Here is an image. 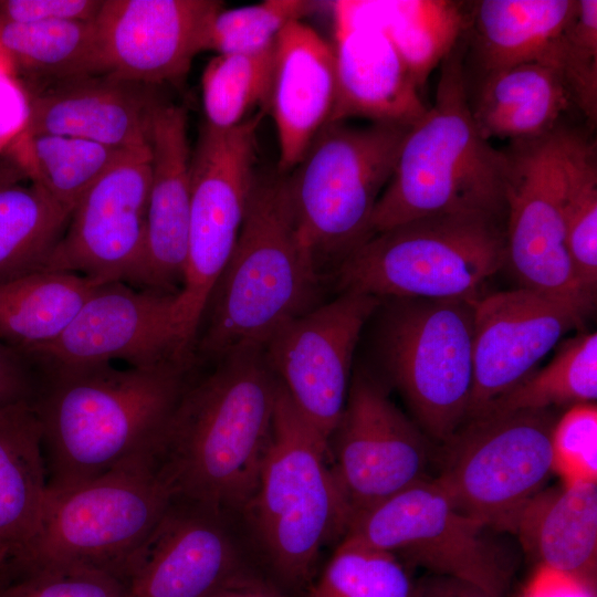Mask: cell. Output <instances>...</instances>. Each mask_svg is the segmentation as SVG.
Wrapping results in <instances>:
<instances>
[{
	"label": "cell",
	"mask_w": 597,
	"mask_h": 597,
	"mask_svg": "<svg viewBox=\"0 0 597 597\" xmlns=\"http://www.w3.org/2000/svg\"><path fill=\"white\" fill-rule=\"evenodd\" d=\"M188 368L98 363L35 369L31 404L41 426L48 489L71 488L132 459L154 457L188 385Z\"/></svg>",
	"instance_id": "1"
},
{
	"label": "cell",
	"mask_w": 597,
	"mask_h": 597,
	"mask_svg": "<svg viewBox=\"0 0 597 597\" xmlns=\"http://www.w3.org/2000/svg\"><path fill=\"white\" fill-rule=\"evenodd\" d=\"M277 385L263 349L232 353L188 383L154 455L174 498L245 509L271 442Z\"/></svg>",
	"instance_id": "2"
},
{
	"label": "cell",
	"mask_w": 597,
	"mask_h": 597,
	"mask_svg": "<svg viewBox=\"0 0 597 597\" xmlns=\"http://www.w3.org/2000/svg\"><path fill=\"white\" fill-rule=\"evenodd\" d=\"M318 271L286 175L256 177L235 247L207 301L193 354L218 362L264 349L276 331L312 308Z\"/></svg>",
	"instance_id": "3"
},
{
	"label": "cell",
	"mask_w": 597,
	"mask_h": 597,
	"mask_svg": "<svg viewBox=\"0 0 597 597\" xmlns=\"http://www.w3.org/2000/svg\"><path fill=\"white\" fill-rule=\"evenodd\" d=\"M464 54L459 41L441 62L434 103L405 135L371 216L373 234L437 214L505 222L507 155L473 121Z\"/></svg>",
	"instance_id": "4"
},
{
	"label": "cell",
	"mask_w": 597,
	"mask_h": 597,
	"mask_svg": "<svg viewBox=\"0 0 597 597\" xmlns=\"http://www.w3.org/2000/svg\"><path fill=\"white\" fill-rule=\"evenodd\" d=\"M243 512L272 572L294 588L310 586L321 551L343 538L353 515L328 441L280 383L271 442Z\"/></svg>",
	"instance_id": "5"
},
{
	"label": "cell",
	"mask_w": 597,
	"mask_h": 597,
	"mask_svg": "<svg viewBox=\"0 0 597 597\" xmlns=\"http://www.w3.org/2000/svg\"><path fill=\"white\" fill-rule=\"evenodd\" d=\"M506 264L504 221L437 214L374 233L336 268L341 292L470 300Z\"/></svg>",
	"instance_id": "6"
},
{
	"label": "cell",
	"mask_w": 597,
	"mask_h": 597,
	"mask_svg": "<svg viewBox=\"0 0 597 597\" xmlns=\"http://www.w3.org/2000/svg\"><path fill=\"white\" fill-rule=\"evenodd\" d=\"M407 130L390 124L329 123L286 175L301 234L318 268L324 260L338 264L373 235L371 216Z\"/></svg>",
	"instance_id": "7"
},
{
	"label": "cell",
	"mask_w": 597,
	"mask_h": 597,
	"mask_svg": "<svg viewBox=\"0 0 597 597\" xmlns=\"http://www.w3.org/2000/svg\"><path fill=\"white\" fill-rule=\"evenodd\" d=\"M392 300L380 329L381 362L416 423L443 444L469 410L475 301Z\"/></svg>",
	"instance_id": "8"
},
{
	"label": "cell",
	"mask_w": 597,
	"mask_h": 597,
	"mask_svg": "<svg viewBox=\"0 0 597 597\" xmlns=\"http://www.w3.org/2000/svg\"><path fill=\"white\" fill-rule=\"evenodd\" d=\"M172 499L153 455L71 488L48 489L39 536L21 559L80 564L118 578Z\"/></svg>",
	"instance_id": "9"
},
{
	"label": "cell",
	"mask_w": 597,
	"mask_h": 597,
	"mask_svg": "<svg viewBox=\"0 0 597 597\" xmlns=\"http://www.w3.org/2000/svg\"><path fill=\"white\" fill-rule=\"evenodd\" d=\"M555 422L549 409L470 418L442 444L433 479L463 513L512 532L553 472Z\"/></svg>",
	"instance_id": "10"
},
{
	"label": "cell",
	"mask_w": 597,
	"mask_h": 597,
	"mask_svg": "<svg viewBox=\"0 0 597 597\" xmlns=\"http://www.w3.org/2000/svg\"><path fill=\"white\" fill-rule=\"evenodd\" d=\"M264 111L224 130L200 128L191 153L187 255L178 294L184 347H193L211 291L238 241L256 179V130Z\"/></svg>",
	"instance_id": "11"
},
{
	"label": "cell",
	"mask_w": 597,
	"mask_h": 597,
	"mask_svg": "<svg viewBox=\"0 0 597 597\" xmlns=\"http://www.w3.org/2000/svg\"><path fill=\"white\" fill-rule=\"evenodd\" d=\"M486 530L463 513L434 479L427 478L354 512L343 537L503 597L510 573L486 540Z\"/></svg>",
	"instance_id": "12"
},
{
	"label": "cell",
	"mask_w": 597,
	"mask_h": 597,
	"mask_svg": "<svg viewBox=\"0 0 597 597\" xmlns=\"http://www.w3.org/2000/svg\"><path fill=\"white\" fill-rule=\"evenodd\" d=\"M559 128L506 151L505 251L523 287L593 308L579 282L566 237L561 185Z\"/></svg>",
	"instance_id": "13"
},
{
	"label": "cell",
	"mask_w": 597,
	"mask_h": 597,
	"mask_svg": "<svg viewBox=\"0 0 597 597\" xmlns=\"http://www.w3.org/2000/svg\"><path fill=\"white\" fill-rule=\"evenodd\" d=\"M178 294L123 281L101 284L59 337L24 358L35 369L115 359L132 367H189L178 325Z\"/></svg>",
	"instance_id": "14"
},
{
	"label": "cell",
	"mask_w": 597,
	"mask_h": 597,
	"mask_svg": "<svg viewBox=\"0 0 597 597\" xmlns=\"http://www.w3.org/2000/svg\"><path fill=\"white\" fill-rule=\"evenodd\" d=\"M381 301L341 292L284 324L263 349L294 406L327 441L346 405L360 333Z\"/></svg>",
	"instance_id": "15"
},
{
	"label": "cell",
	"mask_w": 597,
	"mask_h": 597,
	"mask_svg": "<svg viewBox=\"0 0 597 597\" xmlns=\"http://www.w3.org/2000/svg\"><path fill=\"white\" fill-rule=\"evenodd\" d=\"M328 448L353 513L429 478L433 459L432 440L360 369L352 376Z\"/></svg>",
	"instance_id": "16"
},
{
	"label": "cell",
	"mask_w": 597,
	"mask_h": 597,
	"mask_svg": "<svg viewBox=\"0 0 597 597\" xmlns=\"http://www.w3.org/2000/svg\"><path fill=\"white\" fill-rule=\"evenodd\" d=\"M150 148L128 150L83 195L44 270L136 286L145 255Z\"/></svg>",
	"instance_id": "17"
},
{
	"label": "cell",
	"mask_w": 597,
	"mask_h": 597,
	"mask_svg": "<svg viewBox=\"0 0 597 597\" xmlns=\"http://www.w3.org/2000/svg\"><path fill=\"white\" fill-rule=\"evenodd\" d=\"M252 577L226 513L178 498L118 574L125 597H211Z\"/></svg>",
	"instance_id": "18"
},
{
	"label": "cell",
	"mask_w": 597,
	"mask_h": 597,
	"mask_svg": "<svg viewBox=\"0 0 597 597\" xmlns=\"http://www.w3.org/2000/svg\"><path fill=\"white\" fill-rule=\"evenodd\" d=\"M591 310L521 286L481 296L474 303L473 383L467 419L526 377Z\"/></svg>",
	"instance_id": "19"
},
{
	"label": "cell",
	"mask_w": 597,
	"mask_h": 597,
	"mask_svg": "<svg viewBox=\"0 0 597 597\" xmlns=\"http://www.w3.org/2000/svg\"><path fill=\"white\" fill-rule=\"evenodd\" d=\"M216 0H103L94 18L104 74L158 86L180 82L209 50Z\"/></svg>",
	"instance_id": "20"
},
{
	"label": "cell",
	"mask_w": 597,
	"mask_h": 597,
	"mask_svg": "<svg viewBox=\"0 0 597 597\" xmlns=\"http://www.w3.org/2000/svg\"><path fill=\"white\" fill-rule=\"evenodd\" d=\"M27 93L30 114L22 134L76 137L119 150L150 148L160 101L156 86L96 74Z\"/></svg>",
	"instance_id": "21"
},
{
	"label": "cell",
	"mask_w": 597,
	"mask_h": 597,
	"mask_svg": "<svg viewBox=\"0 0 597 597\" xmlns=\"http://www.w3.org/2000/svg\"><path fill=\"white\" fill-rule=\"evenodd\" d=\"M187 111L160 100L150 125V188L146 244L137 287H181L191 205Z\"/></svg>",
	"instance_id": "22"
},
{
	"label": "cell",
	"mask_w": 597,
	"mask_h": 597,
	"mask_svg": "<svg viewBox=\"0 0 597 597\" xmlns=\"http://www.w3.org/2000/svg\"><path fill=\"white\" fill-rule=\"evenodd\" d=\"M336 100L334 48L301 20L287 24L274 48L268 111L279 139L277 169L292 170L329 124Z\"/></svg>",
	"instance_id": "23"
},
{
	"label": "cell",
	"mask_w": 597,
	"mask_h": 597,
	"mask_svg": "<svg viewBox=\"0 0 597 597\" xmlns=\"http://www.w3.org/2000/svg\"><path fill=\"white\" fill-rule=\"evenodd\" d=\"M336 100L329 123L363 117L411 127L428 111L411 71L378 30L334 27Z\"/></svg>",
	"instance_id": "24"
},
{
	"label": "cell",
	"mask_w": 597,
	"mask_h": 597,
	"mask_svg": "<svg viewBox=\"0 0 597 597\" xmlns=\"http://www.w3.org/2000/svg\"><path fill=\"white\" fill-rule=\"evenodd\" d=\"M577 0H481L465 7L462 36L480 77L519 64L545 63Z\"/></svg>",
	"instance_id": "25"
},
{
	"label": "cell",
	"mask_w": 597,
	"mask_h": 597,
	"mask_svg": "<svg viewBox=\"0 0 597 597\" xmlns=\"http://www.w3.org/2000/svg\"><path fill=\"white\" fill-rule=\"evenodd\" d=\"M334 27L378 30L394 44L419 87L455 48L465 28L463 2L448 0H338Z\"/></svg>",
	"instance_id": "26"
},
{
	"label": "cell",
	"mask_w": 597,
	"mask_h": 597,
	"mask_svg": "<svg viewBox=\"0 0 597 597\" xmlns=\"http://www.w3.org/2000/svg\"><path fill=\"white\" fill-rule=\"evenodd\" d=\"M46 494L42 432L31 400L0 407V541L12 559L32 551Z\"/></svg>",
	"instance_id": "27"
},
{
	"label": "cell",
	"mask_w": 597,
	"mask_h": 597,
	"mask_svg": "<svg viewBox=\"0 0 597 597\" xmlns=\"http://www.w3.org/2000/svg\"><path fill=\"white\" fill-rule=\"evenodd\" d=\"M512 532L540 566L596 578L597 483L543 489L517 515Z\"/></svg>",
	"instance_id": "28"
},
{
	"label": "cell",
	"mask_w": 597,
	"mask_h": 597,
	"mask_svg": "<svg viewBox=\"0 0 597 597\" xmlns=\"http://www.w3.org/2000/svg\"><path fill=\"white\" fill-rule=\"evenodd\" d=\"M570 105L557 71L545 63L532 62L481 76L470 108L486 140L507 138L517 144L552 134Z\"/></svg>",
	"instance_id": "29"
},
{
	"label": "cell",
	"mask_w": 597,
	"mask_h": 597,
	"mask_svg": "<svg viewBox=\"0 0 597 597\" xmlns=\"http://www.w3.org/2000/svg\"><path fill=\"white\" fill-rule=\"evenodd\" d=\"M70 217L8 149L1 154L0 283L44 270Z\"/></svg>",
	"instance_id": "30"
},
{
	"label": "cell",
	"mask_w": 597,
	"mask_h": 597,
	"mask_svg": "<svg viewBox=\"0 0 597 597\" xmlns=\"http://www.w3.org/2000/svg\"><path fill=\"white\" fill-rule=\"evenodd\" d=\"M100 285L46 270L0 283V341L24 357L59 337Z\"/></svg>",
	"instance_id": "31"
},
{
	"label": "cell",
	"mask_w": 597,
	"mask_h": 597,
	"mask_svg": "<svg viewBox=\"0 0 597 597\" xmlns=\"http://www.w3.org/2000/svg\"><path fill=\"white\" fill-rule=\"evenodd\" d=\"M0 52L27 92L104 74L93 20L0 24Z\"/></svg>",
	"instance_id": "32"
},
{
	"label": "cell",
	"mask_w": 597,
	"mask_h": 597,
	"mask_svg": "<svg viewBox=\"0 0 597 597\" xmlns=\"http://www.w3.org/2000/svg\"><path fill=\"white\" fill-rule=\"evenodd\" d=\"M8 150L27 176L71 213L83 195L128 151L50 134H21Z\"/></svg>",
	"instance_id": "33"
},
{
	"label": "cell",
	"mask_w": 597,
	"mask_h": 597,
	"mask_svg": "<svg viewBox=\"0 0 597 597\" xmlns=\"http://www.w3.org/2000/svg\"><path fill=\"white\" fill-rule=\"evenodd\" d=\"M563 214L569 255L582 285L595 295L597 285L596 143L559 128Z\"/></svg>",
	"instance_id": "34"
},
{
	"label": "cell",
	"mask_w": 597,
	"mask_h": 597,
	"mask_svg": "<svg viewBox=\"0 0 597 597\" xmlns=\"http://www.w3.org/2000/svg\"><path fill=\"white\" fill-rule=\"evenodd\" d=\"M597 334L580 333L561 344L552 360L489 404L478 416L595 402Z\"/></svg>",
	"instance_id": "35"
},
{
	"label": "cell",
	"mask_w": 597,
	"mask_h": 597,
	"mask_svg": "<svg viewBox=\"0 0 597 597\" xmlns=\"http://www.w3.org/2000/svg\"><path fill=\"white\" fill-rule=\"evenodd\" d=\"M275 44L254 54H218L202 73V101L208 126L224 130L268 111Z\"/></svg>",
	"instance_id": "36"
},
{
	"label": "cell",
	"mask_w": 597,
	"mask_h": 597,
	"mask_svg": "<svg viewBox=\"0 0 597 597\" xmlns=\"http://www.w3.org/2000/svg\"><path fill=\"white\" fill-rule=\"evenodd\" d=\"M415 591L399 558L343 537L306 597H413Z\"/></svg>",
	"instance_id": "37"
},
{
	"label": "cell",
	"mask_w": 597,
	"mask_h": 597,
	"mask_svg": "<svg viewBox=\"0 0 597 597\" xmlns=\"http://www.w3.org/2000/svg\"><path fill=\"white\" fill-rule=\"evenodd\" d=\"M0 597H125L115 575L80 564L11 559L0 570Z\"/></svg>",
	"instance_id": "38"
},
{
	"label": "cell",
	"mask_w": 597,
	"mask_h": 597,
	"mask_svg": "<svg viewBox=\"0 0 597 597\" xmlns=\"http://www.w3.org/2000/svg\"><path fill=\"white\" fill-rule=\"evenodd\" d=\"M545 64L559 74L575 105L594 128L597 123V1L577 0L576 11Z\"/></svg>",
	"instance_id": "39"
},
{
	"label": "cell",
	"mask_w": 597,
	"mask_h": 597,
	"mask_svg": "<svg viewBox=\"0 0 597 597\" xmlns=\"http://www.w3.org/2000/svg\"><path fill=\"white\" fill-rule=\"evenodd\" d=\"M317 2L305 0H265L223 10L216 15L209 50L218 54H254L275 44L279 34L293 21L313 12Z\"/></svg>",
	"instance_id": "40"
},
{
	"label": "cell",
	"mask_w": 597,
	"mask_h": 597,
	"mask_svg": "<svg viewBox=\"0 0 597 597\" xmlns=\"http://www.w3.org/2000/svg\"><path fill=\"white\" fill-rule=\"evenodd\" d=\"M553 472L563 482L597 480V407L579 404L555 422L552 433Z\"/></svg>",
	"instance_id": "41"
},
{
	"label": "cell",
	"mask_w": 597,
	"mask_h": 597,
	"mask_svg": "<svg viewBox=\"0 0 597 597\" xmlns=\"http://www.w3.org/2000/svg\"><path fill=\"white\" fill-rule=\"evenodd\" d=\"M103 0H0V24L92 21Z\"/></svg>",
	"instance_id": "42"
},
{
	"label": "cell",
	"mask_w": 597,
	"mask_h": 597,
	"mask_svg": "<svg viewBox=\"0 0 597 597\" xmlns=\"http://www.w3.org/2000/svg\"><path fill=\"white\" fill-rule=\"evenodd\" d=\"M29 114V95L0 52V155L23 133Z\"/></svg>",
	"instance_id": "43"
},
{
	"label": "cell",
	"mask_w": 597,
	"mask_h": 597,
	"mask_svg": "<svg viewBox=\"0 0 597 597\" xmlns=\"http://www.w3.org/2000/svg\"><path fill=\"white\" fill-rule=\"evenodd\" d=\"M38 386V373L22 355L0 341V407L32 400Z\"/></svg>",
	"instance_id": "44"
},
{
	"label": "cell",
	"mask_w": 597,
	"mask_h": 597,
	"mask_svg": "<svg viewBox=\"0 0 597 597\" xmlns=\"http://www.w3.org/2000/svg\"><path fill=\"white\" fill-rule=\"evenodd\" d=\"M521 597H596V580L538 566Z\"/></svg>",
	"instance_id": "45"
},
{
	"label": "cell",
	"mask_w": 597,
	"mask_h": 597,
	"mask_svg": "<svg viewBox=\"0 0 597 597\" xmlns=\"http://www.w3.org/2000/svg\"><path fill=\"white\" fill-rule=\"evenodd\" d=\"M413 597H492L468 582L443 575H432L416 583Z\"/></svg>",
	"instance_id": "46"
},
{
	"label": "cell",
	"mask_w": 597,
	"mask_h": 597,
	"mask_svg": "<svg viewBox=\"0 0 597 597\" xmlns=\"http://www.w3.org/2000/svg\"><path fill=\"white\" fill-rule=\"evenodd\" d=\"M211 597H283L272 587L260 582L256 577L237 583Z\"/></svg>",
	"instance_id": "47"
},
{
	"label": "cell",
	"mask_w": 597,
	"mask_h": 597,
	"mask_svg": "<svg viewBox=\"0 0 597 597\" xmlns=\"http://www.w3.org/2000/svg\"><path fill=\"white\" fill-rule=\"evenodd\" d=\"M13 558L10 548L0 541V570Z\"/></svg>",
	"instance_id": "48"
}]
</instances>
